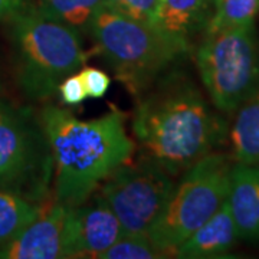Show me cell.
I'll use <instances>...</instances> for the list:
<instances>
[{"label":"cell","mask_w":259,"mask_h":259,"mask_svg":"<svg viewBox=\"0 0 259 259\" xmlns=\"http://www.w3.org/2000/svg\"><path fill=\"white\" fill-rule=\"evenodd\" d=\"M133 133L144 157L177 176L213 153L225 139L226 122L175 68L139 97Z\"/></svg>","instance_id":"cell-1"},{"label":"cell","mask_w":259,"mask_h":259,"mask_svg":"<svg viewBox=\"0 0 259 259\" xmlns=\"http://www.w3.org/2000/svg\"><path fill=\"white\" fill-rule=\"evenodd\" d=\"M54 160V199L66 207L85 202L114 170L128 163L136 144L118 108L93 120H79L61 107L40 112Z\"/></svg>","instance_id":"cell-2"},{"label":"cell","mask_w":259,"mask_h":259,"mask_svg":"<svg viewBox=\"0 0 259 259\" xmlns=\"http://www.w3.org/2000/svg\"><path fill=\"white\" fill-rule=\"evenodd\" d=\"M87 30L97 52L131 95L139 98L189 52L156 26L101 6Z\"/></svg>","instance_id":"cell-3"},{"label":"cell","mask_w":259,"mask_h":259,"mask_svg":"<svg viewBox=\"0 0 259 259\" xmlns=\"http://www.w3.org/2000/svg\"><path fill=\"white\" fill-rule=\"evenodd\" d=\"M12 39L20 85L35 100L54 95L58 85L88 59L79 30L32 9L12 15Z\"/></svg>","instance_id":"cell-4"},{"label":"cell","mask_w":259,"mask_h":259,"mask_svg":"<svg viewBox=\"0 0 259 259\" xmlns=\"http://www.w3.org/2000/svg\"><path fill=\"white\" fill-rule=\"evenodd\" d=\"M232 161L210 153L183 173L147 236L167 256L221 209L229 193Z\"/></svg>","instance_id":"cell-5"},{"label":"cell","mask_w":259,"mask_h":259,"mask_svg":"<svg viewBox=\"0 0 259 259\" xmlns=\"http://www.w3.org/2000/svg\"><path fill=\"white\" fill-rule=\"evenodd\" d=\"M194 61L206 93L219 111H236L259 93L255 23L206 32L196 49Z\"/></svg>","instance_id":"cell-6"},{"label":"cell","mask_w":259,"mask_h":259,"mask_svg":"<svg viewBox=\"0 0 259 259\" xmlns=\"http://www.w3.org/2000/svg\"><path fill=\"white\" fill-rule=\"evenodd\" d=\"M54 179V160L42 125L0 101V189L29 200L44 199Z\"/></svg>","instance_id":"cell-7"},{"label":"cell","mask_w":259,"mask_h":259,"mask_svg":"<svg viewBox=\"0 0 259 259\" xmlns=\"http://www.w3.org/2000/svg\"><path fill=\"white\" fill-rule=\"evenodd\" d=\"M173 176L141 157L114 170L97 189L115 213L125 235H147L175 189Z\"/></svg>","instance_id":"cell-8"},{"label":"cell","mask_w":259,"mask_h":259,"mask_svg":"<svg viewBox=\"0 0 259 259\" xmlns=\"http://www.w3.org/2000/svg\"><path fill=\"white\" fill-rule=\"evenodd\" d=\"M125 235L122 225L101 194L69 207L65 221V258H98Z\"/></svg>","instance_id":"cell-9"},{"label":"cell","mask_w":259,"mask_h":259,"mask_svg":"<svg viewBox=\"0 0 259 259\" xmlns=\"http://www.w3.org/2000/svg\"><path fill=\"white\" fill-rule=\"evenodd\" d=\"M68 209L54 202L40 209L35 221L0 246V259L65 258V221Z\"/></svg>","instance_id":"cell-10"},{"label":"cell","mask_w":259,"mask_h":259,"mask_svg":"<svg viewBox=\"0 0 259 259\" xmlns=\"http://www.w3.org/2000/svg\"><path fill=\"white\" fill-rule=\"evenodd\" d=\"M214 10L213 0H158L154 26L187 52L204 35Z\"/></svg>","instance_id":"cell-11"},{"label":"cell","mask_w":259,"mask_h":259,"mask_svg":"<svg viewBox=\"0 0 259 259\" xmlns=\"http://www.w3.org/2000/svg\"><path fill=\"white\" fill-rule=\"evenodd\" d=\"M228 204L242 241H259V166H232Z\"/></svg>","instance_id":"cell-12"},{"label":"cell","mask_w":259,"mask_h":259,"mask_svg":"<svg viewBox=\"0 0 259 259\" xmlns=\"http://www.w3.org/2000/svg\"><path fill=\"white\" fill-rule=\"evenodd\" d=\"M238 239V231L226 200L221 209L182 242L173 253L176 258L182 259L218 258L226 255Z\"/></svg>","instance_id":"cell-13"},{"label":"cell","mask_w":259,"mask_h":259,"mask_svg":"<svg viewBox=\"0 0 259 259\" xmlns=\"http://www.w3.org/2000/svg\"><path fill=\"white\" fill-rule=\"evenodd\" d=\"M231 143L236 163L259 166V93L238 108L231 130Z\"/></svg>","instance_id":"cell-14"},{"label":"cell","mask_w":259,"mask_h":259,"mask_svg":"<svg viewBox=\"0 0 259 259\" xmlns=\"http://www.w3.org/2000/svg\"><path fill=\"white\" fill-rule=\"evenodd\" d=\"M39 213L40 209L29 199L0 189V246L23 231Z\"/></svg>","instance_id":"cell-15"},{"label":"cell","mask_w":259,"mask_h":259,"mask_svg":"<svg viewBox=\"0 0 259 259\" xmlns=\"http://www.w3.org/2000/svg\"><path fill=\"white\" fill-rule=\"evenodd\" d=\"M101 6L102 0H39L32 10L76 30H85Z\"/></svg>","instance_id":"cell-16"},{"label":"cell","mask_w":259,"mask_h":259,"mask_svg":"<svg viewBox=\"0 0 259 259\" xmlns=\"http://www.w3.org/2000/svg\"><path fill=\"white\" fill-rule=\"evenodd\" d=\"M258 15L259 0H214L213 16L206 32L252 25Z\"/></svg>","instance_id":"cell-17"},{"label":"cell","mask_w":259,"mask_h":259,"mask_svg":"<svg viewBox=\"0 0 259 259\" xmlns=\"http://www.w3.org/2000/svg\"><path fill=\"white\" fill-rule=\"evenodd\" d=\"M167 255L150 241L147 235H124L101 253L100 259H157Z\"/></svg>","instance_id":"cell-18"},{"label":"cell","mask_w":259,"mask_h":259,"mask_svg":"<svg viewBox=\"0 0 259 259\" xmlns=\"http://www.w3.org/2000/svg\"><path fill=\"white\" fill-rule=\"evenodd\" d=\"M158 0H102V6L154 26Z\"/></svg>","instance_id":"cell-19"},{"label":"cell","mask_w":259,"mask_h":259,"mask_svg":"<svg viewBox=\"0 0 259 259\" xmlns=\"http://www.w3.org/2000/svg\"><path fill=\"white\" fill-rule=\"evenodd\" d=\"M82 79L83 87L88 98H102L105 97L110 87H111V78L102 69L94 68V66H85L79 72Z\"/></svg>","instance_id":"cell-20"},{"label":"cell","mask_w":259,"mask_h":259,"mask_svg":"<svg viewBox=\"0 0 259 259\" xmlns=\"http://www.w3.org/2000/svg\"><path fill=\"white\" fill-rule=\"evenodd\" d=\"M56 91L61 97V101L66 105H71V107L79 105L88 98L79 74H72L66 76L64 81L58 85Z\"/></svg>","instance_id":"cell-21"},{"label":"cell","mask_w":259,"mask_h":259,"mask_svg":"<svg viewBox=\"0 0 259 259\" xmlns=\"http://www.w3.org/2000/svg\"><path fill=\"white\" fill-rule=\"evenodd\" d=\"M22 0H0V20L12 16L20 6Z\"/></svg>","instance_id":"cell-22"},{"label":"cell","mask_w":259,"mask_h":259,"mask_svg":"<svg viewBox=\"0 0 259 259\" xmlns=\"http://www.w3.org/2000/svg\"><path fill=\"white\" fill-rule=\"evenodd\" d=\"M213 2H214V0H213Z\"/></svg>","instance_id":"cell-23"}]
</instances>
